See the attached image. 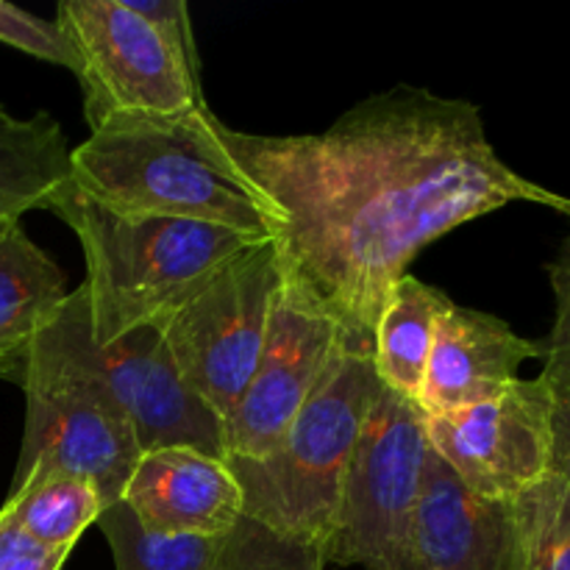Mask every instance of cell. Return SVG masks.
I'll return each mask as SVG.
<instances>
[{
  "label": "cell",
  "instance_id": "cell-1",
  "mask_svg": "<svg viewBox=\"0 0 570 570\" xmlns=\"http://www.w3.org/2000/svg\"><path fill=\"white\" fill-rule=\"evenodd\" d=\"M212 142L278 217L284 287L337 326L351 354H373L379 315L417 254L443 234L570 198L512 170L471 100L399 87L365 98L321 134H248L209 115Z\"/></svg>",
  "mask_w": 570,
  "mask_h": 570
},
{
  "label": "cell",
  "instance_id": "cell-2",
  "mask_svg": "<svg viewBox=\"0 0 570 570\" xmlns=\"http://www.w3.org/2000/svg\"><path fill=\"white\" fill-rule=\"evenodd\" d=\"M72 228L87 262L89 332L111 343L137 328H165L234 256L267 237L200 220L122 215L67 184L50 206Z\"/></svg>",
  "mask_w": 570,
  "mask_h": 570
},
{
  "label": "cell",
  "instance_id": "cell-3",
  "mask_svg": "<svg viewBox=\"0 0 570 570\" xmlns=\"http://www.w3.org/2000/svg\"><path fill=\"white\" fill-rule=\"evenodd\" d=\"M209 106L178 122H109L70 150V184L122 215L200 220L273 239L265 195L209 137Z\"/></svg>",
  "mask_w": 570,
  "mask_h": 570
},
{
  "label": "cell",
  "instance_id": "cell-4",
  "mask_svg": "<svg viewBox=\"0 0 570 570\" xmlns=\"http://www.w3.org/2000/svg\"><path fill=\"white\" fill-rule=\"evenodd\" d=\"M379 393L382 382L371 356L340 345L282 443L259 460H226L243 493V515L326 549L351 454Z\"/></svg>",
  "mask_w": 570,
  "mask_h": 570
},
{
  "label": "cell",
  "instance_id": "cell-5",
  "mask_svg": "<svg viewBox=\"0 0 570 570\" xmlns=\"http://www.w3.org/2000/svg\"><path fill=\"white\" fill-rule=\"evenodd\" d=\"M28 367L87 384L128 417L139 449L189 445L226 460L223 421L181 382L159 328H137L111 343H95L87 301L72 289L31 348Z\"/></svg>",
  "mask_w": 570,
  "mask_h": 570
},
{
  "label": "cell",
  "instance_id": "cell-6",
  "mask_svg": "<svg viewBox=\"0 0 570 570\" xmlns=\"http://www.w3.org/2000/svg\"><path fill=\"white\" fill-rule=\"evenodd\" d=\"M56 22L76 48L89 131L109 122H178L206 109L200 70L126 0H61Z\"/></svg>",
  "mask_w": 570,
  "mask_h": 570
},
{
  "label": "cell",
  "instance_id": "cell-7",
  "mask_svg": "<svg viewBox=\"0 0 570 570\" xmlns=\"http://www.w3.org/2000/svg\"><path fill=\"white\" fill-rule=\"evenodd\" d=\"M429 449L432 443L421 406L382 387L345 471L326 562L406 570Z\"/></svg>",
  "mask_w": 570,
  "mask_h": 570
},
{
  "label": "cell",
  "instance_id": "cell-8",
  "mask_svg": "<svg viewBox=\"0 0 570 570\" xmlns=\"http://www.w3.org/2000/svg\"><path fill=\"white\" fill-rule=\"evenodd\" d=\"M284 271L273 239L234 256L165 328L181 382L226 421L265 351Z\"/></svg>",
  "mask_w": 570,
  "mask_h": 570
},
{
  "label": "cell",
  "instance_id": "cell-9",
  "mask_svg": "<svg viewBox=\"0 0 570 570\" xmlns=\"http://www.w3.org/2000/svg\"><path fill=\"white\" fill-rule=\"evenodd\" d=\"M20 387L26 432L9 495L39 476L72 473L98 488L104 510L120 501L142 456L128 417L87 384L42 367H28Z\"/></svg>",
  "mask_w": 570,
  "mask_h": 570
},
{
  "label": "cell",
  "instance_id": "cell-10",
  "mask_svg": "<svg viewBox=\"0 0 570 570\" xmlns=\"http://www.w3.org/2000/svg\"><path fill=\"white\" fill-rule=\"evenodd\" d=\"M551 382L518 379L490 399L426 417L429 443L468 490L515 501L549 476Z\"/></svg>",
  "mask_w": 570,
  "mask_h": 570
},
{
  "label": "cell",
  "instance_id": "cell-11",
  "mask_svg": "<svg viewBox=\"0 0 570 570\" xmlns=\"http://www.w3.org/2000/svg\"><path fill=\"white\" fill-rule=\"evenodd\" d=\"M340 345L337 326L284 287L259 365L223 426L226 460H259L282 443Z\"/></svg>",
  "mask_w": 570,
  "mask_h": 570
},
{
  "label": "cell",
  "instance_id": "cell-12",
  "mask_svg": "<svg viewBox=\"0 0 570 570\" xmlns=\"http://www.w3.org/2000/svg\"><path fill=\"white\" fill-rule=\"evenodd\" d=\"M120 501L156 534L223 538L243 518V493L226 460L189 445L145 451Z\"/></svg>",
  "mask_w": 570,
  "mask_h": 570
},
{
  "label": "cell",
  "instance_id": "cell-13",
  "mask_svg": "<svg viewBox=\"0 0 570 570\" xmlns=\"http://www.w3.org/2000/svg\"><path fill=\"white\" fill-rule=\"evenodd\" d=\"M512 501L468 490L429 449L406 570H510Z\"/></svg>",
  "mask_w": 570,
  "mask_h": 570
},
{
  "label": "cell",
  "instance_id": "cell-14",
  "mask_svg": "<svg viewBox=\"0 0 570 570\" xmlns=\"http://www.w3.org/2000/svg\"><path fill=\"white\" fill-rule=\"evenodd\" d=\"M529 360H540V343L523 340L501 317L451 304L438 326L417 406L432 417L490 399L518 382Z\"/></svg>",
  "mask_w": 570,
  "mask_h": 570
},
{
  "label": "cell",
  "instance_id": "cell-15",
  "mask_svg": "<svg viewBox=\"0 0 570 570\" xmlns=\"http://www.w3.org/2000/svg\"><path fill=\"white\" fill-rule=\"evenodd\" d=\"M70 293L67 273L20 220H0V379L22 384L33 343Z\"/></svg>",
  "mask_w": 570,
  "mask_h": 570
},
{
  "label": "cell",
  "instance_id": "cell-16",
  "mask_svg": "<svg viewBox=\"0 0 570 570\" xmlns=\"http://www.w3.org/2000/svg\"><path fill=\"white\" fill-rule=\"evenodd\" d=\"M454 301L443 289L410 276L387 295L373 332V371L384 390L417 404L426 382L438 326Z\"/></svg>",
  "mask_w": 570,
  "mask_h": 570
},
{
  "label": "cell",
  "instance_id": "cell-17",
  "mask_svg": "<svg viewBox=\"0 0 570 570\" xmlns=\"http://www.w3.org/2000/svg\"><path fill=\"white\" fill-rule=\"evenodd\" d=\"M70 184V145L48 111L17 117L0 104V220L48 209Z\"/></svg>",
  "mask_w": 570,
  "mask_h": 570
},
{
  "label": "cell",
  "instance_id": "cell-18",
  "mask_svg": "<svg viewBox=\"0 0 570 570\" xmlns=\"http://www.w3.org/2000/svg\"><path fill=\"white\" fill-rule=\"evenodd\" d=\"M0 512L39 543L72 551L78 538L100 521L104 499L89 479L50 473L11 493Z\"/></svg>",
  "mask_w": 570,
  "mask_h": 570
},
{
  "label": "cell",
  "instance_id": "cell-19",
  "mask_svg": "<svg viewBox=\"0 0 570 570\" xmlns=\"http://www.w3.org/2000/svg\"><path fill=\"white\" fill-rule=\"evenodd\" d=\"M98 527L117 570H215L226 538L148 532L122 501L100 512Z\"/></svg>",
  "mask_w": 570,
  "mask_h": 570
},
{
  "label": "cell",
  "instance_id": "cell-20",
  "mask_svg": "<svg viewBox=\"0 0 570 570\" xmlns=\"http://www.w3.org/2000/svg\"><path fill=\"white\" fill-rule=\"evenodd\" d=\"M510 570H570V488L557 476L512 501Z\"/></svg>",
  "mask_w": 570,
  "mask_h": 570
},
{
  "label": "cell",
  "instance_id": "cell-21",
  "mask_svg": "<svg viewBox=\"0 0 570 570\" xmlns=\"http://www.w3.org/2000/svg\"><path fill=\"white\" fill-rule=\"evenodd\" d=\"M326 566L323 546L287 538L243 515L223 538L215 570H326Z\"/></svg>",
  "mask_w": 570,
  "mask_h": 570
},
{
  "label": "cell",
  "instance_id": "cell-22",
  "mask_svg": "<svg viewBox=\"0 0 570 570\" xmlns=\"http://www.w3.org/2000/svg\"><path fill=\"white\" fill-rule=\"evenodd\" d=\"M0 42L33 56V59L50 61V65L78 72L76 48L70 45L67 33L61 31L59 22L45 20V17L31 14V11L6 3V0H0Z\"/></svg>",
  "mask_w": 570,
  "mask_h": 570
},
{
  "label": "cell",
  "instance_id": "cell-23",
  "mask_svg": "<svg viewBox=\"0 0 570 570\" xmlns=\"http://www.w3.org/2000/svg\"><path fill=\"white\" fill-rule=\"evenodd\" d=\"M549 278L554 289V326L546 343H540V360L546 376H566L570 373V234L549 265Z\"/></svg>",
  "mask_w": 570,
  "mask_h": 570
},
{
  "label": "cell",
  "instance_id": "cell-24",
  "mask_svg": "<svg viewBox=\"0 0 570 570\" xmlns=\"http://www.w3.org/2000/svg\"><path fill=\"white\" fill-rule=\"evenodd\" d=\"M70 551L50 549L0 512V570H61Z\"/></svg>",
  "mask_w": 570,
  "mask_h": 570
},
{
  "label": "cell",
  "instance_id": "cell-25",
  "mask_svg": "<svg viewBox=\"0 0 570 570\" xmlns=\"http://www.w3.org/2000/svg\"><path fill=\"white\" fill-rule=\"evenodd\" d=\"M126 6L131 11H137L139 17L154 22L167 39H170L173 48H178V53L200 70V53L198 42H195V28L189 20V6L184 0H126Z\"/></svg>",
  "mask_w": 570,
  "mask_h": 570
},
{
  "label": "cell",
  "instance_id": "cell-26",
  "mask_svg": "<svg viewBox=\"0 0 570 570\" xmlns=\"http://www.w3.org/2000/svg\"><path fill=\"white\" fill-rule=\"evenodd\" d=\"M546 376V373H543ZM551 382V462L549 476L570 488V373L546 376Z\"/></svg>",
  "mask_w": 570,
  "mask_h": 570
},
{
  "label": "cell",
  "instance_id": "cell-27",
  "mask_svg": "<svg viewBox=\"0 0 570 570\" xmlns=\"http://www.w3.org/2000/svg\"><path fill=\"white\" fill-rule=\"evenodd\" d=\"M566 376H568V373H566Z\"/></svg>",
  "mask_w": 570,
  "mask_h": 570
}]
</instances>
